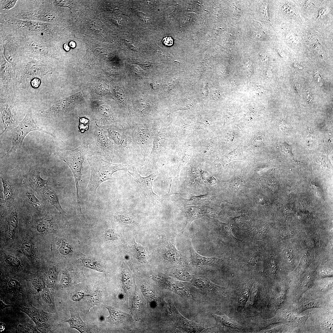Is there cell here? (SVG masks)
I'll return each mask as SVG.
<instances>
[{
	"label": "cell",
	"mask_w": 333,
	"mask_h": 333,
	"mask_svg": "<svg viewBox=\"0 0 333 333\" xmlns=\"http://www.w3.org/2000/svg\"><path fill=\"white\" fill-rule=\"evenodd\" d=\"M87 161L90 166V175L85 191L86 197L90 201H95L96 191L103 182L114 179V172L120 171H127L134 164H115L105 160L97 156L88 157Z\"/></svg>",
	"instance_id": "1"
},
{
	"label": "cell",
	"mask_w": 333,
	"mask_h": 333,
	"mask_svg": "<svg viewBox=\"0 0 333 333\" xmlns=\"http://www.w3.org/2000/svg\"><path fill=\"white\" fill-rule=\"evenodd\" d=\"M107 128V135L113 142L117 158L121 159L142 158L141 152L132 136L130 127L122 128L113 126Z\"/></svg>",
	"instance_id": "2"
},
{
	"label": "cell",
	"mask_w": 333,
	"mask_h": 333,
	"mask_svg": "<svg viewBox=\"0 0 333 333\" xmlns=\"http://www.w3.org/2000/svg\"><path fill=\"white\" fill-rule=\"evenodd\" d=\"M88 151L85 144L73 150L61 151L58 153L61 159L69 166L73 174L76 185L77 208L82 213L80 199L79 196V183L81 181L83 164Z\"/></svg>",
	"instance_id": "3"
},
{
	"label": "cell",
	"mask_w": 333,
	"mask_h": 333,
	"mask_svg": "<svg viewBox=\"0 0 333 333\" xmlns=\"http://www.w3.org/2000/svg\"><path fill=\"white\" fill-rule=\"evenodd\" d=\"M129 125L132 136L141 152L144 162L151 151L154 138L158 130L157 125L153 122L141 124L132 121Z\"/></svg>",
	"instance_id": "4"
},
{
	"label": "cell",
	"mask_w": 333,
	"mask_h": 333,
	"mask_svg": "<svg viewBox=\"0 0 333 333\" xmlns=\"http://www.w3.org/2000/svg\"><path fill=\"white\" fill-rule=\"evenodd\" d=\"M163 287L185 299L198 301L203 294L190 283L175 280L161 275L153 278Z\"/></svg>",
	"instance_id": "5"
},
{
	"label": "cell",
	"mask_w": 333,
	"mask_h": 333,
	"mask_svg": "<svg viewBox=\"0 0 333 333\" xmlns=\"http://www.w3.org/2000/svg\"><path fill=\"white\" fill-rule=\"evenodd\" d=\"M34 130L39 131L54 136L51 133L43 130L38 126L33 117L31 109L30 108L23 119L13 129L12 134L11 148L3 157L15 153L17 150H20L25 137L30 132Z\"/></svg>",
	"instance_id": "6"
},
{
	"label": "cell",
	"mask_w": 333,
	"mask_h": 333,
	"mask_svg": "<svg viewBox=\"0 0 333 333\" xmlns=\"http://www.w3.org/2000/svg\"><path fill=\"white\" fill-rule=\"evenodd\" d=\"M0 111L4 126L1 135L16 127L19 122L17 115L16 103L13 97L0 98Z\"/></svg>",
	"instance_id": "7"
},
{
	"label": "cell",
	"mask_w": 333,
	"mask_h": 333,
	"mask_svg": "<svg viewBox=\"0 0 333 333\" xmlns=\"http://www.w3.org/2000/svg\"><path fill=\"white\" fill-rule=\"evenodd\" d=\"M19 309L31 318L39 332L48 333L51 331L54 323L52 314L32 306L29 307H23Z\"/></svg>",
	"instance_id": "8"
},
{
	"label": "cell",
	"mask_w": 333,
	"mask_h": 333,
	"mask_svg": "<svg viewBox=\"0 0 333 333\" xmlns=\"http://www.w3.org/2000/svg\"><path fill=\"white\" fill-rule=\"evenodd\" d=\"M131 167L132 170L131 171L128 170L127 172L134 179L145 197L150 200L153 204H155L157 202H161L163 198L155 194L152 188L153 181L156 176V173H152L149 176L143 177L138 172L134 164Z\"/></svg>",
	"instance_id": "9"
},
{
	"label": "cell",
	"mask_w": 333,
	"mask_h": 333,
	"mask_svg": "<svg viewBox=\"0 0 333 333\" xmlns=\"http://www.w3.org/2000/svg\"><path fill=\"white\" fill-rule=\"evenodd\" d=\"M0 178L3 188L1 204H11L19 197L22 183H18L17 180L6 175H1Z\"/></svg>",
	"instance_id": "10"
},
{
	"label": "cell",
	"mask_w": 333,
	"mask_h": 333,
	"mask_svg": "<svg viewBox=\"0 0 333 333\" xmlns=\"http://www.w3.org/2000/svg\"><path fill=\"white\" fill-rule=\"evenodd\" d=\"M14 72L10 65L6 60L0 64V98L13 97Z\"/></svg>",
	"instance_id": "11"
},
{
	"label": "cell",
	"mask_w": 333,
	"mask_h": 333,
	"mask_svg": "<svg viewBox=\"0 0 333 333\" xmlns=\"http://www.w3.org/2000/svg\"><path fill=\"white\" fill-rule=\"evenodd\" d=\"M190 283L199 290L203 295H215L225 297L228 291L226 287L215 284L204 276H194Z\"/></svg>",
	"instance_id": "12"
},
{
	"label": "cell",
	"mask_w": 333,
	"mask_h": 333,
	"mask_svg": "<svg viewBox=\"0 0 333 333\" xmlns=\"http://www.w3.org/2000/svg\"><path fill=\"white\" fill-rule=\"evenodd\" d=\"M95 150H100L101 155L108 160H113L117 158L114 144L106 132L103 130L97 129L95 133Z\"/></svg>",
	"instance_id": "13"
},
{
	"label": "cell",
	"mask_w": 333,
	"mask_h": 333,
	"mask_svg": "<svg viewBox=\"0 0 333 333\" xmlns=\"http://www.w3.org/2000/svg\"><path fill=\"white\" fill-rule=\"evenodd\" d=\"M40 173L36 166L30 167L28 171L23 175L22 184L34 192H39L48 183V180L42 179Z\"/></svg>",
	"instance_id": "14"
},
{
	"label": "cell",
	"mask_w": 333,
	"mask_h": 333,
	"mask_svg": "<svg viewBox=\"0 0 333 333\" xmlns=\"http://www.w3.org/2000/svg\"><path fill=\"white\" fill-rule=\"evenodd\" d=\"M34 192L31 188L22 184L19 197L24 206L40 212L46 208V204L43 201L39 200L36 197Z\"/></svg>",
	"instance_id": "15"
},
{
	"label": "cell",
	"mask_w": 333,
	"mask_h": 333,
	"mask_svg": "<svg viewBox=\"0 0 333 333\" xmlns=\"http://www.w3.org/2000/svg\"><path fill=\"white\" fill-rule=\"evenodd\" d=\"M49 69L41 63L35 60L27 62L21 72V79L41 77L48 73Z\"/></svg>",
	"instance_id": "16"
},
{
	"label": "cell",
	"mask_w": 333,
	"mask_h": 333,
	"mask_svg": "<svg viewBox=\"0 0 333 333\" xmlns=\"http://www.w3.org/2000/svg\"><path fill=\"white\" fill-rule=\"evenodd\" d=\"M175 240V237L168 240L165 246L164 256L168 261L180 266L187 265L188 262L176 248Z\"/></svg>",
	"instance_id": "17"
},
{
	"label": "cell",
	"mask_w": 333,
	"mask_h": 333,
	"mask_svg": "<svg viewBox=\"0 0 333 333\" xmlns=\"http://www.w3.org/2000/svg\"><path fill=\"white\" fill-rule=\"evenodd\" d=\"M182 210L185 212L187 216L186 223L183 229V232L188 229L191 223L194 220L210 215L208 210L201 205L185 206Z\"/></svg>",
	"instance_id": "18"
},
{
	"label": "cell",
	"mask_w": 333,
	"mask_h": 333,
	"mask_svg": "<svg viewBox=\"0 0 333 333\" xmlns=\"http://www.w3.org/2000/svg\"><path fill=\"white\" fill-rule=\"evenodd\" d=\"M176 324L177 327L187 332L199 333L206 329L199 324L186 319L174 307Z\"/></svg>",
	"instance_id": "19"
},
{
	"label": "cell",
	"mask_w": 333,
	"mask_h": 333,
	"mask_svg": "<svg viewBox=\"0 0 333 333\" xmlns=\"http://www.w3.org/2000/svg\"><path fill=\"white\" fill-rule=\"evenodd\" d=\"M48 183L38 192L43 201L44 203L47 202L48 204L54 207L60 214H66V213L62 208L60 203L58 195Z\"/></svg>",
	"instance_id": "20"
},
{
	"label": "cell",
	"mask_w": 333,
	"mask_h": 333,
	"mask_svg": "<svg viewBox=\"0 0 333 333\" xmlns=\"http://www.w3.org/2000/svg\"><path fill=\"white\" fill-rule=\"evenodd\" d=\"M211 315L216 321V327L224 331L234 330L240 331L243 329V327L234 319L225 315H219L213 313Z\"/></svg>",
	"instance_id": "21"
},
{
	"label": "cell",
	"mask_w": 333,
	"mask_h": 333,
	"mask_svg": "<svg viewBox=\"0 0 333 333\" xmlns=\"http://www.w3.org/2000/svg\"><path fill=\"white\" fill-rule=\"evenodd\" d=\"M121 280L123 293L128 304L133 279L130 270L123 261L121 266Z\"/></svg>",
	"instance_id": "22"
},
{
	"label": "cell",
	"mask_w": 333,
	"mask_h": 333,
	"mask_svg": "<svg viewBox=\"0 0 333 333\" xmlns=\"http://www.w3.org/2000/svg\"><path fill=\"white\" fill-rule=\"evenodd\" d=\"M190 244L191 262L193 266L201 268L212 266L218 262L220 259L215 257H207L200 255L195 250Z\"/></svg>",
	"instance_id": "23"
},
{
	"label": "cell",
	"mask_w": 333,
	"mask_h": 333,
	"mask_svg": "<svg viewBox=\"0 0 333 333\" xmlns=\"http://www.w3.org/2000/svg\"><path fill=\"white\" fill-rule=\"evenodd\" d=\"M168 273L170 276L177 280L185 282H190L194 276L187 268L183 266L170 269Z\"/></svg>",
	"instance_id": "24"
},
{
	"label": "cell",
	"mask_w": 333,
	"mask_h": 333,
	"mask_svg": "<svg viewBox=\"0 0 333 333\" xmlns=\"http://www.w3.org/2000/svg\"><path fill=\"white\" fill-rule=\"evenodd\" d=\"M70 318L65 322L68 323L71 327L77 330L81 333L89 332V329L79 313L73 311H70Z\"/></svg>",
	"instance_id": "25"
},
{
	"label": "cell",
	"mask_w": 333,
	"mask_h": 333,
	"mask_svg": "<svg viewBox=\"0 0 333 333\" xmlns=\"http://www.w3.org/2000/svg\"><path fill=\"white\" fill-rule=\"evenodd\" d=\"M109 312V315L106 318V321L113 323H121L128 320L130 319V316L125 312H121L108 306H105Z\"/></svg>",
	"instance_id": "26"
},
{
	"label": "cell",
	"mask_w": 333,
	"mask_h": 333,
	"mask_svg": "<svg viewBox=\"0 0 333 333\" xmlns=\"http://www.w3.org/2000/svg\"><path fill=\"white\" fill-rule=\"evenodd\" d=\"M142 297L135 285V291L130 310L132 314L136 317L138 318L140 316L142 308Z\"/></svg>",
	"instance_id": "27"
},
{
	"label": "cell",
	"mask_w": 333,
	"mask_h": 333,
	"mask_svg": "<svg viewBox=\"0 0 333 333\" xmlns=\"http://www.w3.org/2000/svg\"><path fill=\"white\" fill-rule=\"evenodd\" d=\"M55 226L53 217L49 212H48L45 217L37 223L36 228L39 232H44L49 229Z\"/></svg>",
	"instance_id": "28"
},
{
	"label": "cell",
	"mask_w": 333,
	"mask_h": 333,
	"mask_svg": "<svg viewBox=\"0 0 333 333\" xmlns=\"http://www.w3.org/2000/svg\"><path fill=\"white\" fill-rule=\"evenodd\" d=\"M251 287V286L249 283H246L243 285L238 299L237 310L238 311L242 310L245 306L249 298Z\"/></svg>",
	"instance_id": "29"
},
{
	"label": "cell",
	"mask_w": 333,
	"mask_h": 333,
	"mask_svg": "<svg viewBox=\"0 0 333 333\" xmlns=\"http://www.w3.org/2000/svg\"><path fill=\"white\" fill-rule=\"evenodd\" d=\"M210 195L205 194L199 196H192L189 199L180 198L179 201L185 206L204 204L210 201Z\"/></svg>",
	"instance_id": "30"
},
{
	"label": "cell",
	"mask_w": 333,
	"mask_h": 333,
	"mask_svg": "<svg viewBox=\"0 0 333 333\" xmlns=\"http://www.w3.org/2000/svg\"><path fill=\"white\" fill-rule=\"evenodd\" d=\"M41 297L43 302L53 311L56 312L54 303L53 288L45 287L41 292Z\"/></svg>",
	"instance_id": "31"
},
{
	"label": "cell",
	"mask_w": 333,
	"mask_h": 333,
	"mask_svg": "<svg viewBox=\"0 0 333 333\" xmlns=\"http://www.w3.org/2000/svg\"><path fill=\"white\" fill-rule=\"evenodd\" d=\"M78 262L82 266L97 271L105 272V270L103 265L91 259L83 257L80 258Z\"/></svg>",
	"instance_id": "32"
},
{
	"label": "cell",
	"mask_w": 333,
	"mask_h": 333,
	"mask_svg": "<svg viewBox=\"0 0 333 333\" xmlns=\"http://www.w3.org/2000/svg\"><path fill=\"white\" fill-rule=\"evenodd\" d=\"M259 286L258 282L255 283L250 290L249 298L246 305L249 309L255 307L258 300L259 294Z\"/></svg>",
	"instance_id": "33"
},
{
	"label": "cell",
	"mask_w": 333,
	"mask_h": 333,
	"mask_svg": "<svg viewBox=\"0 0 333 333\" xmlns=\"http://www.w3.org/2000/svg\"><path fill=\"white\" fill-rule=\"evenodd\" d=\"M58 270V268L56 265H52L50 267L46 278L47 287L53 288L57 279Z\"/></svg>",
	"instance_id": "34"
},
{
	"label": "cell",
	"mask_w": 333,
	"mask_h": 333,
	"mask_svg": "<svg viewBox=\"0 0 333 333\" xmlns=\"http://www.w3.org/2000/svg\"><path fill=\"white\" fill-rule=\"evenodd\" d=\"M133 252L136 259L140 263H145L147 258V251L144 247L137 244L135 240L133 247Z\"/></svg>",
	"instance_id": "35"
},
{
	"label": "cell",
	"mask_w": 333,
	"mask_h": 333,
	"mask_svg": "<svg viewBox=\"0 0 333 333\" xmlns=\"http://www.w3.org/2000/svg\"><path fill=\"white\" fill-rule=\"evenodd\" d=\"M215 224L220 234L228 238L237 239L233 235L231 228L228 224L217 221L215 222Z\"/></svg>",
	"instance_id": "36"
},
{
	"label": "cell",
	"mask_w": 333,
	"mask_h": 333,
	"mask_svg": "<svg viewBox=\"0 0 333 333\" xmlns=\"http://www.w3.org/2000/svg\"><path fill=\"white\" fill-rule=\"evenodd\" d=\"M243 151L242 146L239 145L226 157L227 162H228L236 160H243L245 159Z\"/></svg>",
	"instance_id": "37"
},
{
	"label": "cell",
	"mask_w": 333,
	"mask_h": 333,
	"mask_svg": "<svg viewBox=\"0 0 333 333\" xmlns=\"http://www.w3.org/2000/svg\"><path fill=\"white\" fill-rule=\"evenodd\" d=\"M103 298V293L101 289L97 288L91 294L90 299L89 303L90 305V309L94 306H97L100 307Z\"/></svg>",
	"instance_id": "38"
},
{
	"label": "cell",
	"mask_w": 333,
	"mask_h": 333,
	"mask_svg": "<svg viewBox=\"0 0 333 333\" xmlns=\"http://www.w3.org/2000/svg\"><path fill=\"white\" fill-rule=\"evenodd\" d=\"M118 218L120 221L123 224L132 225L136 227L139 226L135 217L131 214H122L118 215Z\"/></svg>",
	"instance_id": "39"
},
{
	"label": "cell",
	"mask_w": 333,
	"mask_h": 333,
	"mask_svg": "<svg viewBox=\"0 0 333 333\" xmlns=\"http://www.w3.org/2000/svg\"><path fill=\"white\" fill-rule=\"evenodd\" d=\"M18 331L20 333H40L36 327L29 323L20 324L18 326Z\"/></svg>",
	"instance_id": "40"
},
{
	"label": "cell",
	"mask_w": 333,
	"mask_h": 333,
	"mask_svg": "<svg viewBox=\"0 0 333 333\" xmlns=\"http://www.w3.org/2000/svg\"><path fill=\"white\" fill-rule=\"evenodd\" d=\"M141 288L142 293L145 296L150 298H155V293L149 285L146 284H142Z\"/></svg>",
	"instance_id": "41"
},
{
	"label": "cell",
	"mask_w": 333,
	"mask_h": 333,
	"mask_svg": "<svg viewBox=\"0 0 333 333\" xmlns=\"http://www.w3.org/2000/svg\"><path fill=\"white\" fill-rule=\"evenodd\" d=\"M9 288L14 293H20L22 291L21 284L17 281L11 279L8 283Z\"/></svg>",
	"instance_id": "42"
},
{
	"label": "cell",
	"mask_w": 333,
	"mask_h": 333,
	"mask_svg": "<svg viewBox=\"0 0 333 333\" xmlns=\"http://www.w3.org/2000/svg\"><path fill=\"white\" fill-rule=\"evenodd\" d=\"M31 283L33 288L38 293H40L45 288L43 281L39 279H33Z\"/></svg>",
	"instance_id": "43"
},
{
	"label": "cell",
	"mask_w": 333,
	"mask_h": 333,
	"mask_svg": "<svg viewBox=\"0 0 333 333\" xmlns=\"http://www.w3.org/2000/svg\"><path fill=\"white\" fill-rule=\"evenodd\" d=\"M105 238L106 240L110 241H114L118 239V236L116 231L111 229L105 231Z\"/></svg>",
	"instance_id": "44"
},
{
	"label": "cell",
	"mask_w": 333,
	"mask_h": 333,
	"mask_svg": "<svg viewBox=\"0 0 333 333\" xmlns=\"http://www.w3.org/2000/svg\"><path fill=\"white\" fill-rule=\"evenodd\" d=\"M6 261L10 265L14 267H18L21 264L20 260L17 258L9 254H6L4 256Z\"/></svg>",
	"instance_id": "45"
},
{
	"label": "cell",
	"mask_w": 333,
	"mask_h": 333,
	"mask_svg": "<svg viewBox=\"0 0 333 333\" xmlns=\"http://www.w3.org/2000/svg\"><path fill=\"white\" fill-rule=\"evenodd\" d=\"M80 124L79 126V130L81 133L87 131L89 125V120L86 117L80 118Z\"/></svg>",
	"instance_id": "46"
},
{
	"label": "cell",
	"mask_w": 333,
	"mask_h": 333,
	"mask_svg": "<svg viewBox=\"0 0 333 333\" xmlns=\"http://www.w3.org/2000/svg\"><path fill=\"white\" fill-rule=\"evenodd\" d=\"M4 55L6 60L10 63H13L15 62L16 56L14 51L12 49L6 48L4 51Z\"/></svg>",
	"instance_id": "47"
},
{
	"label": "cell",
	"mask_w": 333,
	"mask_h": 333,
	"mask_svg": "<svg viewBox=\"0 0 333 333\" xmlns=\"http://www.w3.org/2000/svg\"><path fill=\"white\" fill-rule=\"evenodd\" d=\"M60 284L63 287H68L71 284V278L68 273H63L60 282Z\"/></svg>",
	"instance_id": "48"
},
{
	"label": "cell",
	"mask_w": 333,
	"mask_h": 333,
	"mask_svg": "<svg viewBox=\"0 0 333 333\" xmlns=\"http://www.w3.org/2000/svg\"><path fill=\"white\" fill-rule=\"evenodd\" d=\"M22 250L24 254L27 257H31L32 254L31 245L27 242L23 243L21 247Z\"/></svg>",
	"instance_id": "49"
},
{
	"label": "cell",
	"mask_w": 333,
	"mask_h": 333,
	"mask_svg": "<svg viewBox=\"0 0 333 333\" xmlns=\"http://www.w3.org/2000/svg\"><path fill=\"white\" fill-rule=\"evenodd\" d=\"M85 296L84 292L79 291L74 294L71 297V299L74 302H77Z\"/></svg>",
	"instance_id": "50"
},
{
	"label": "cell",
	"mask_w": 333,
	"mask_h": 333,
	"mask_svg": "<svg viewBox=\"0 0 333 333\" xmlns=\"http://www.w3.org/2000/svg\"><path fill=\"white\" fill-rule=\"evenodd\" d=\"M59 251L62 254H68L70 252V249L68 246L63 243L59 248Z\"/></svg>",
	"instance_id": "51"
},
{
	"label": "cell",
	"mask_w": 333,
	"mask_h": 333,
	"mask_svg": "<svg viewBox=\"0 0 333 333\" xmlns=\"http://www.w3.org/2000/svg\"><path fill=\"white\" fill-rule=\"evenodd\" d=\"M162 42L163 44L165 46H170L173 44V40L171 37L166 36L163 39Z\"/></svg>",
	"instance_id": "52"
},
{
	"label": "cell",
	"mask_w": 333,
	"mask_h": 333,
	"mask_svg": "<svg viewBox=\"0 0 333 333\" xmlns=\"http://www.w3.org/2000/svg\"><path fill=\"white\" fill-rule=\"evenodd\" d=\"M269 269L270 273L272 275H275L277 272V266L276 263L272 261L269 265Z\"/></svg>",
	"instance_id": "53"
},
{
	"label": "cell",
	"mask_w": 333,
	"mask_h": 333,
	"mask_svg": "<svg viewBox=\"0 0 333 333\" xmlns=\"http://www.w3.org/2000/svg\"><path fill=\"white\" fill-rule=\"evenodd\" d=\"M40 83V80L38 78H32L31 82V86L35 88H36L39 87Z\"/></svg>",
	"instance_id": "54"
},
{
	"label": "cell",
	"mask_w": 333,
	"mask_h": 333,
	"mask_svg": "<svg viewBox=\"0 0 333 333\" xmlns=\"http://www.w3.org/2000/svg\"><path fill=\"white\" fill-rule=\"evenodd\" d=\"M315 304L314 302L310 301L304 303L303 304V306L305 308L307 309L313 307L315 306Z\"/></svg>",
	"instance_id": "55"
},
{
	"label": "cell",
	"mask_w": 333,
	"mask_h": 333,
	"mask_svg": "<svg viewBox=\"0 0 333 333\" xmlns=\"http://www.w3.org/2000/svg\"><path fill=\"white\" fill-rule=\"evenodd\" d=\"M206 179L208 182L212 185L215 184L216 183V180L213 177H208V178H207Z\"/></svg>",
	"instance_id": "56"
},
{
	"label": "cell",
	"mask_w": 333,
	"mask_h": 333,
	"mask_svg": "<svg viewBox=\"0 0 333 333\" xmlns=\"http://www.w3.org/2000/svg\"><path fill=\"white\" fill-rule=\"evenodd\" d=\"M16 2V1H11V2H9L6 5L4 8L6 9H9V8H11L13 6Z\"/></svg>",
	"instance_id": "57"
},
{
	"label": "cell",
	"mask_w": 333,
	"mask_h": 333,
	"mask_svg": "<svg viewBox=\"0 0 333 333\" xmlns=\"http://www.w3.org/2000/svg\"><path fill=\"white\" fill-rule=\"evenodd\" d=\"M262 34L260 32H257L254 33V38L256 39H261L262 37Z\"/></svg>",
	"instance_id": "58"
},
{
	"label": "cell",
	"mask_w": 333,
	"mask_h": 333,
	"mask_svg": "<svg viewBox=\"0 0 333 333\" xmlns=\"http://www.w3.org/2000/svg\"><path fill=\"white\" fill-rule=\"evenodd\" d=\"M1 309H3L6 307H7L9 306H11L10 305H8L5 304L1 300Z\"/></svg>",
	"instance_id": "59"
},
{
	"label": "cell",
	"mask_w": 333,
	"mask_h": 333,
	"mask_svg": "<svg viewBox=\"0 0 333 333\" xmlns=\"http://www.w3.org/2000/svg\"><path fill=\"white\" fill-rule=\"evenodd\" d=\"M63 47L64 49L66 51H68L70 50V47L69 45L67 43H65L63 45Z\"/></svg>",
	"instance_id": "60"
},
{
	"label": "cell",
	"mask_w": 333,
	"mask_h": 333,
	"mask_svg": "<svg viewBox=\"0 0 333 333\" xmlns=\"http://www.w3.org/2000/svg\"><path fill=\"white\" fill-rule=\"evenodd\" d=\"M69 45L72 48H74L76 47V43L73 41H71L69 43Z\"/></svg>",
	"instance_id": "61"
},
{
	"label": "cell",
	"mask_w": 333,
	"mask_h": 333,
	"mask_svg": "<svg viewBox=\"0 0 333 333\" xmlns=\"http://www.w3.org/2000/svg\"><path fill=\"white\" fill-rule=\"evenodd\" d=\"M0 324H0V331H3L4 330L5 328V325H4V324H3L2 323H1Z\"/></svg>",
	"instance_id": "62"
}]
</instances>
